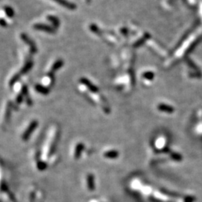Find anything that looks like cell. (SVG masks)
<instances>
[{"label": "cell", "instance_id": "1", "mask_svg": "<svg viewBox=\"0 0 202 202\" xmlns=\"http://www.w3.org/2000/svg\"><path fill=\"white\" fill-rule=\"evenodd\" d=\"M58 136H59L58 127H55V126L51 127L49 133L47 134V136L45 139L44 143H43L40 159L38 160H42V161L46 162L48 158H49L50 156L55 151V147H56L57 142H58Z\"/></svg>", "mask_w": 202, "mask_h": 202}, {"label": "cell", "instance_id": "2", "mask_svg": "<svg viewBox=\"0 0 202 202\" xmlns=\"http://www.w3.org/2000/svg\"><path fill=\"white\" fill-rule=\"evenodd\" d=\"M37 126H38V121L37 120H34V121H31L29 124V125L28 126L25 130L24 131V133L22 135V140L24 142H26L28 140V139L30 138V136L32 135L33 132L37 129Z\"/></svg>", "mask_w": 202, "mask_h": 202}, {"label": "cell", "instance_id": "3", "mask_svg": "<svg viewBox=\"0 0 202 202\" xmlns=\"http://www.w3.org/2000/svg\"><path fill=\"white\" fill-rule=\"evenodd\" d=\"M79 82H80V83H82V85H85V86L86 87L88 90H90L91 92L97 93L99 91V88H97L95 85H94L91 81L88 80L87 78L82 77L79 79Z\"/></svg>", "mask_w": 202, "mask_h": 202}, {"label": "cell", "instance_id": "4", "mask_svg": "<svg viewBox=\"0 0 202 202\" xmlns=\"http://www.w3.org/2000/svg\"><path fill=\"white\" fill-rule=\"evenodd\" d=\"M20 37L21 39H22L25 43H26L27 45L29 46L30 50H31V53H36V52H37V46L34 44V42H33L25 34H21Z\"/></svg>", "mask_w": 202, "mask_h": 202}, {"label": "cell", "instance_id": "5", "mask_svg": "<svg viewBox=\"0 0 202 202\" xmlns=\"http://www.w3.org/2000/svg\"><path fill=\"white\" fill-rule=\"evenodd\" d=\"M34 29L40 30V31H44L47 33H50V34H53L55 33V28L53 27H51L50 25H47L46 24H41V23H37L34 24L33 25Z\"/></svg>", "mask_w": 202, "mask_h": 202}, {"label": "cell", "instance_id": "6", "mask_svg": "<svg viewBox=\"0 0 202 202\" xmlns=\"http://www.w3.org/2000/svg\"><path fill=\"white\" fill-rule=\"evenodd\" d=\"M87 187L89 191H94L95 189V180H94V176L93 174H88L87 175Z\"/></svg>", "mask_w": 202, "mask_h": 202}, {"label": "cell", "instance_id": "7", "mask_svg": "<svg viewBox=\"0 0 202 202\" xmlns=\"http://www.w3.org/2000/svg\"><path fill=\"white\" fill-rule=\"evenodd\" d=\"M103 156L109 160H115L119 157V152L117 150H108L103 153Z\"/></svg>", "mask_w": 202, "mask_h": 202}, {"label": "cell", "instance_id": "8", "mask_svg": "<svg viewBox=\"0 0 202 202\" xmlns=\"http://www.w3.org/2000/svg\"><path fill=\"white\" fill-rule=\"evenodd\" d=\"M53 1H55V2H57L58 4H61L63 7L69 9V10H73L76 9V4H74V3L73 2H70V1H68L67 0H53Z\"/></svg>", "mask_w": 202, "mask_h": 202}, {"label": "cell", "instance_id": "9", "mask_svg": "<svg viewBox=\"0 0 202 202\" xmlns=\"http://www.w3.org/2000/svg\"><path fill=\"white\" fill-rule=\"evenodd\" d=\"M84 148H85V146H84V145L82 143H79L76 145V148H75V151H74V158L76 159V160L79 159V157H80V156H81V154H82V151H83Z\"/></svg>", "mask_w": 202, "mask_h": 202}, {"label": "cell", "instance_id": "10", "mask_svg": "<svg viewBox=\"0 0 202 202\" xmlns=\"http://www.w3.org/2000/svg\"><path fill=\"white\" fill-rule=\"evenodd\" d=\"M35 90L37 91V92L40 93V94H43V95H46L49 93V88H46V87L43 86V85H40V84H37L34 87Z\"/></svg>", "mask_w": 202, "mask_h": 202}, {"label": "cell", "instance_id": "11", "mask_svg": "<svg viewBox=\"0 0 202 202\" xmlns=\"http://www.w3.org/2000/svg\"><path fill=\"white\" fill-rule=\"evenodd\" d=\"M33 66V62L31 61H28L25 63V64L24 65V67L21 69L20 72H19V74L20 75H23L25 74L26 73H28L30 70L31 69Z\"/></svg>", "mask_w": 202, "mask_h": 202}, {"label": "cell", "instance_id": "12", "mask_svg": "<svg viewBox=\"0 0 202 202\" xmlns=\"http://www.w3.org/2000/svg\"><path fill=\"white\" fill-rule=\"evenodd\" d=\"M47 19H49L51 22H52V25H53V28H55V29H56V28H58V27H59L60 21H59V19L56 17V16H52V15H49V16H47Z\"/></svg>", "mask_w": 202, "mask_h": 202}, {"label": "cell", "instance_id": "13", "mask_svg": "<svg viewBox=\"0 0 202 202\" xmlns=\"http://www.w3.org/2000/svg\"><path fill=\"white\" fill-rule=\"evenodd\" d=\"M63 64H64V61H63V60H61V59L57 60V61L54 63L53 65H52L50 72L51 73H52V72L56 71V70H58V69H60L61 67H62Z\"/></svg>", "mask_w": 202, "mask_h": 202}, {"label": "cell", "instance_id": "14", "mask_svg": "<svg viewBox=\"0 0 202 202\" xmlns=\"http://www.w3.org/2000/svg\"><path fill=\"white\" fill-rule=\"evenodd\" d=\"M4 10L5 11L6 15H7L8 17L11 18L14 16V10L12 7H10V6H4Z\"/></svg>", "mask_w": 202, "mask_h": 202}, {"label": "cell", "instance_id": "15", "mask_svg": "<svg viewBox=\"0 0 202 202\" xmlns=\"http://www.w3.org/2000/svg\"><path fill=\"white\" fill-rule=\"evenodd\" d=\"M158 109L159 110L162 111V112H171L172 109L170 106H166V105L164 104H160V106H158Z\"/></svg>", "mask_w": 202, "mask_h": 202}, {"label": "cell", "instance_id": "16", "mask_svg": "<svg viewBox=\"0 0 202 202\" xmlns=\"http://www.w3.org/2000/svg\"><path fill=\"white\" fill-rule=\"evenodd\" d=\"M142 76H143V77L145 78V79H148V80H152L153 78H154V76L153 72H151V71L145 72Z\"/></svg>", "mask_w": 202, "mask_h": 202}, {"label": "cell", "instance_id": "17", "mask_svg": "<svg viewBox=\"0 0 202 202\" xmlns=\"http://www.w3.org/2000/svg\"><path fill=\"white\" fill-rule=\"evenodd\" d=\"M90 29L91 30V31L94 33H96V34H99L100 33V28H98L97 25H94V24H91L90 25Z\"/></svg>", "mask_w": 202, "mask_h": 202}, {"label": "cell", "instance_id": "18", "mask_svg": "<svg viewBox=\"0 0 202 202\" xmlns=\"http://www.w3.org/2000/svg\"><path fill=\"white\" fill-rule=\"evenodd\" d=\"M19 77H20V74H16V75H14V76H13V78H12L11 79V80H10V86H12V85H14L15 83H16V82L17 80H19Z\"/></svg>", "mask_w": 202, "mask_h": 202}, {"label": "cell", "instance_id": "19", "mask_svg": "<svg viewBox=\"0 0 202 202\" xmlns=\"http://www.w3.org/2000/svg\"><path fill=\"white\" fill-rule=\"evenodd\" d=\"M146 39H147V37H143L142 39H140V40H137V41H136V43H135L134 47H139V46H140L141 45H142V43H143L144 42H145V40H146Z\"/></svg>", "mask_w": 202, "mask_h": 202}, {"label": "cell", "instance_id": "20", "mask_svg": "<svg viewBox=\"0 0 202 202\" xmlns=\"http://www.w3.org/2000/svg\"><path fill=\"white\" fill-rule=\"evenodd\" d=\"M22 100H23V97H22V94H19V95L17 96V97H16V102H17L18 104H19V103H22Z\"/></svg>", "mask_w": 202, "mask_h": 202}, {"label": "cell", "instance_id": "21", "mask_svg": "<svg viewBox=\"0 0 202 202\" xmlns=\"http://www.w3.org/2000/svg\"><path fill=\"white\" fill-rule=\"evenodd\" d=\"M1 25H2L3 27L7 26V22H6L5 21H4V19H1Z\"/></svg>", "mask_w": 202, "mask_h": 202}, {"label": "cell", "instance_id": "22", "mask_svg": "<svg viewBox=\"0 0 202 202\" xmlns=\"http://www.w3.org/2000/svg\"><path fill=\"white\" fill-rule=\"evenodd\" d=\"M86 1H87V2H90V1H91V0H86Z\"/></svg>", "mask_w": 202, "mask_h": 202}]
</instances>
